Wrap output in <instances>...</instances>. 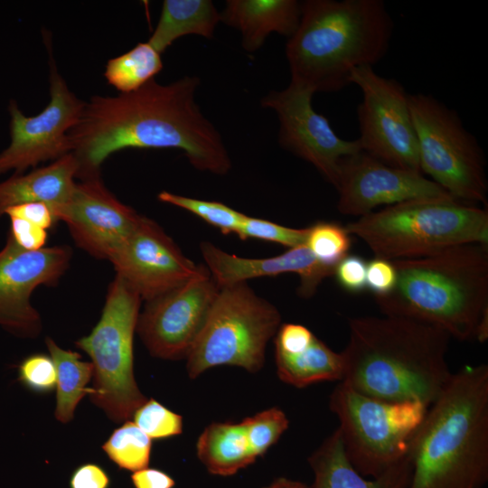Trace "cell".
<instances>
[{"label":"cell","mask_w":488,"mask_h":488,"mask_svg":"<svg viewBox=\"0 0 488 488\" xmlns=\"http://www.w3.org/2000/svg\"><path fill=\"white\" fill-rule=\"evenodd\" d=\"M5 214L27 221L44 230L57 221L52 208L43 202H26L8 208Z\"/></svg>","instance_id":"cell-40"},{"label":"cell","mask_w":488,"mask_h":488,"mask_svg":"<svg viewBox=\"0 0 488 488\" xmlns=\"http://www.w3.org/2000/svg\"><path fill=\"white\" fill-rule=\"evenodd\" d=\"M157 198L162 202L193 213L207 223L218 228L223 234H237L245 216L244 213L221 202L191 198L166 191L161 192Z\"/></svg>","instance_id":"cell-29"},{"label":"cell","mask_w":488,"mask_h":488,"mask_svg":"<svg viewBox=\"0 0 488 488\" xmlns=\"http://www.w3.org/2000/svg\"><path fill=\"white\" fill-rule=\"evenodd\" d=\"M45 343L56 369L54 416L60 422L68 423L72 420L80 399L90 391L87 384L93 377V365L81 361L78 352L60 348L50 337Z\"/></svg>","instance_id":"cell-26"},{"label":"cell","mask_w":488,"mask_h":488,"mask_svg":"<svg viewBox=\"0 0 488 488\" xmlns=\"http://www.w3.org/2000/svg\"><path fill=\"white\" fill-rule=\"evenodd\" d=\"M302 2L296 0H230L221 13V21L238 29L242 47L258 50L272 33L290 38L296 31Z\"/></svg>","instance_id":"cell-21"},{"label":"cell","mask_w":488,"mask_h":488,"mask_svg":"<svg viewBox=\"0 0 488 488\" xmlns=\"http://www.w3.org/2000/svg\"><path fill=\"white\" fill-rule=\"evenodd\" d=\"M308 228L294 229L245 214L237 235L241 239H258L276 242L288 249L305 244Z\"/></svg>","instance_id":"cell-33"},{"label":"cell","mask_w":488,"mask_h":488,"mask_svg":"<svg viewBox=\"0 0 488 488\" xmlns=\"http://www.w3.org/2000/svg\"><path fill=\"white\" fill-rule=\"evenodd\" d=\"M349 329L342 381L363 395L429 407L453 375L446 361L451 336L440 328L384 315L351 318Z\"/></svg>","instance_id":"cell-2"},{"label":"cell","mask_w":488,"mask_h":488,"mask_svg":"<svg viewBox=\"0 0 488 488\" xmlns=\"http://www.w3.org/2000/svg\"><path fill=\"white\" fill-rule=\"evenodd\" d=\"M117 276L141 299H155L182 286L200 270L154 221L138 222L109 258Z\"/></svg>","instance_id":"cell-16"},{"label":"cell","mask_w":488,"mask_h":488,"mask_svg":"<svg viewBox=\"0 0 488 488\" xmlns=\"http://www.w3.org/2000/svg\"><path fill=\"white\" fill-rule=\"evenodd\" d=\"M397 270L391 260L374 257L367 263L366 288L375 297L389 295L395 287Z\"/></svg>","instance_id":"cell-35"},{"label":"cell","mask_w":488,"mask_h":488,"mask_svg":"<svg viewBox=\"0 0 488 488\" xmlns=\"http://www.w3.org/2000/svg\"><path fill=\"white\" fill-rule=\"evenodd\" d=\"M18 381L27 389L47 394L56 389V369L51 356L44 353L31 354L18 364Z\"/></svg>","instance_id":"cell-34"},{"label":"cell","mask_w":488,"mask_h":488,"mask_svg":"<svg viewBox=\"0 0 488 488\" xmlns=\"http://www.w3.org/2000/svg\"><path fill=\"white\" fill-rule=\"evenodd\" d=\"M338 211L362 217L380 206L427 198L452 197L422 173L394 167L363 151L343 157L335 186Z\"/></svg>","instance_id":"cell-17"},{"label":"cell","mask_w":488,"mask_h":488,"mask_svg":"<svg viewBox=\"0 0 488 488\" xmlns=\"http://www.w3.org/2000/svg\"><path fill=\"white\" fill-rule=\"evenodd\" d=\"M134 423L151 439L180 435L183 418L154 399H147L134 413Z\"/></svg>","instance_id":"cell-32"},{"label":"cell","mask_w":488,"mask_h":488,"mask_svg":"<svg viewBox=\"0 0 488 488\" xmlns=\"http://www.w3.org/2000/svg\"><path fill=\"white\" fill-rule=\"evenodd\" d=\"M163 69L161 53L148 42H140L127 52L109 60L104 76L121 93L142 88Z\"/></svg>","instance_id":"cell-27"},{"label":"cell","mask_w":488,"mask_h":488,"mask_svg":"<svg viewBox=\"0 0 488 488\" xmlns=\"http://www.w3.org/2000/svg\"><path fill=\"white\" fill-rule=\"evenodd\" d=\"M141 297L116 276L108 286L99 321L76 342L90 357L93 386L89 399L116 423L133 417L147 399L134 377L133 340Z\"/></svg>","instance_id":"cell-8"},{"label":"cell","mask_w":488,"mask_h":488,"mask_svg":"<svg viewBox=\"0 0 488 488\" xmlns=\"http://www.w3.org/2000/svg\"><path fill=\"white\" fill-rule=\"evenodd\" d=\"M70 259L67 246L26 250L8 235L0 250V326L19 337L37 336L42 321L31 296L40 286H56Z\"/></svg>","instance_id":"cell-15"},{"label":"cell","mask_w":488,"mask_h":488,"mask_svg":"<svg viewBox=\"0 0 488 488\" xmlns=\"http://www.w3.org/2000/svg\"><path fill=\"white\" fill-rule=\"evenodd\" d=\"M329 407L340 422L345 454L362 476L376 478L408 455L428 407L418 400L389 402L363 395L343 381Z\"/></svg>","instance_id":"cell-9"},{"label":"cell","mask_w":488,"mask_h":488,"mask_svg":"<svg viewBox=\"0 0 488 488\" xmlns=\"http://www.w3.org/2000/svg\"><path fill=\"white\" fill-rule=\"evenodd\" d=\"M367 262L362 257L347 255L335 267L333 275L341 287L357 294L366 288Z\"/></svg>","instance_id":"cell-36"},{"label":"cell","mask_w":488,"mask_h":488,"mask_svg":"<svg viewBox=\"0 0 488 488\" xmlns=\"http://www.w3.org/2000/svg\"><path fill=\"white\" fill-rule=\"evenodd\" d=\"M345 227L333 221H320L308 228L306 247L323 265L335 268L349 255L352 240Z\"/></svg>","instance_id":"cell-30"},{"label":"cell","mask_w":488,"mask_h":488,"mask_svg":"<svg viewBox=\"0 0 488 488\" xmlns=\"http://www.w3.org/2000/svg\"><path fill=\"white\" fill-rule=\"evenodd\" d=\"M394 22L382 0H305L286 56L290 82L317 92H337L351 72L373 67L386 55Z\"/></svg>","instance_id":"cell-5"},{"label":"cell","mask_w":488,"mask_h":488,"mask_svg":"<svg viewBox=\"0 0 488 488\" xmlns=\"http://www.w3.org/2000/svg\"><path fill=\"white\" fill-rule=\"evenodd\" d=\"M197 456L207 470L216 475L230 476L253 464L252 453L241 423H212L200 435Z\"/></svg>","instance_id":"cell-24"},{"label":"cell","mask_w":488,"mask_h":488,"mask_svg":"<svg viewBox=\"0 0 488 488\" xmlns=\"http://www.w3.org/2000/svg\"><path fill=\"white\" fill-rule=\"evenodd\" d=\"M219 22L221 13L210 0H164L147 42L162 53L184 35L211 38Z\"/></svg>","instance_id":"cell-23"},{"label":"cell","mask_w":488,"mask_h":488,"mask_svg":"<svg viewBox=\"0 0 488 488\" xmlns=\"http://www.w3.org/2000/svg\"><path fill=\"white\" fill-rule=\"evenodd\" d=\"M111 479L106 469L95 463L77 466L69 480L70 488H110Z\"/></svg>","instance_id":"cell-39"},{"label":"cell","mask_w":488,"mask_h":488,"mask_svg":"<svg viewBox=\"0 0 488 488\" xmlns=\"http://www.w3.org/2000/svg\"><path fill=\"white\" fill-rule=\"evenodd\" d=\"M314 94L290 82L282 90H271L262 99L261 106L277 115L281 147L314 165L335 187L340 161L361 148L358 139L341 138L327 117L314 109Z\"/></svg>","instance_id":"cell-13"},{"label":"cell","mask_w":488,"mask_h":488,"mask_svg":"<svg viewBox=\"0 0 488 488\" xmlns=\"http://www.w3.org/2000/svg\"><path fill=\"white\" fill-rule=\"evenodd\" d=\"M200 79L184 76L166 85L154 80L116 97H92L70 130L78 176H98L113 153L127 149H180L200 171L225 174L231 160L222 137L195 99Z\"/></svg>","instance_id":"cell-1"},{"label":"cell","mask_w":488,"mask_h":488,"mask_svg":"<svg viewBox=\"0 0 488 488\" xmlns=\"http://www.w3.org/2000/svg\"><path fill=\"white\" fill-rule=\"evenodd\" d=\"M249 446L256 457L262 456L287 429L289 421L277 408H271L240 422Z\"/></svg>","instance_id":"cell-31"},{"label":"cell","mask_w":488,"mask_h":488,"mask_svg":"<svg viewBox=\"0 0 488 488\" xmlns=\"http://www.w3.org/2000/svg\"><path fill=\"white\" fill-rule=\"evenodd\" d=\"M280 322L277 308L247 282L220 287L186 357L189 377L195 379L220 365L258 371Z\"/></svg>","instance_id":"cell-7"},{"label":"cell","mask_w":488,"mask_h":488,"mask_svg":"<svg viewBox=\"0 0 488 488\" xmlns=\"http://www.w3.org/2000/svg\"><path fill=\"white\" fill-rule=\"evenodd\" d=\"M220 289L204 266L177 288L146 302L136 331L151 355L186 359Z\"/></svg>","instance_id":"cell-14"},{"label":"cell","mask_w":488,"mask_h":488,"mask_svg":"<svg viewBox=\"0 0 488 488\" xmlns=\"http://www.w3.org/2000/svg\"><path fill=\"white\" fill-rule=\"evenodd\" d=\"M377 258L407 259L468 243L488 244V211L453 197L383 207L345 226Z\"/></svg>","instance_id":"cell-6"},{"label":"cell","mask_w":488,"mask_h":488,"mask_svg":"<svg viewBox=\"0 0 488 488\" xmlns=\"http://www.w3.org/2000/svg\"><path fill=\"white\" fill-rule=\"evenodd\" d=\"M79 168L76 157L70 153L49 165L26 174H14L0 183V217L10 207L26 202H43L52 208L57 219V213L73 193Z\"/></svg>","instance_id":"cell-20"},{"label":"cell","mask_w":488,"mask_h":488,"mask_svg":"<svg viewBox=\"0 0 488 488\" xmlns=\"http://www.w3.org/2000/svg\"><path fill=\"white\" fill-rule=\"evenodd\" d=\"M265 488H309L303 483L292 481L285 477L276 479L272 483Z\"/></svg>","instance_id":"cell-42"},{"label":"cell","mask_w":488,"mask_h":488,"mask_svg":"<svg viewBox=\"0 0 488 488\" xmlns=\"http://www.w3.org/2000/svg\"><path fill=\"white\" fill-rule=\"evenodd\" d=\"M10 237L14 241L26 250H39L44 248L48 239L46 230L27 221L9 217Z\"/></svg>","instance_id":"cell-38"},{"label":"cell","mask_w":488,"mask_h":488,"mask_svg":"<svg viewBox=\"0 0 488 488\" xmlns=\"http://www.w3.org/2000/svg\"><path fill=\"white\" fill-rule=\"evenodd\" d=\"M421 173L457 201L487 206L484 154L457 112L430 94L408 95Z\"/></svg>","instance_id":"cell-10"},{"label":"cell","mask_w":488,"mask_h":488,"mask_svg":"<svg viewBox=\"0 0 488 488\" xmlns=\"http://www.w3.org/2000/svg\"><path fill=\"white\" fill-rule=\"evenodd\" d=\"M200 249L206 268L220 287L260 277L296 273L300 277L298 294L310 297L335 269L320 263L305 244L281 255L258 258L228 253L208 241L202 242Z\"/></svg>","instance_id":"cell-19"},{"label":"cell","mask_w":488,"mask_h":488,"mask_svg":"<svg viewBox=\"0 0 488 488\" xmlns=\"http://www.w3.org/2000/svg\"><path fill=\"white\" fill-rule=\"evenodd\" d=\"M140 216L118 201L98 175L76 183L69 202L57 213V220L67 224L80 249L96 258L109 260Z\"/></svg>","instance_id":"cell-18"},{"label":"cell","mask_w":488,"mask_h":488,"mask_svg":"<svg viewBox=\"0 0 488 488\" xmlns=\"http://www.w3.org/2000/svg\"><path fill=\"white\" fill-rule=\"evenodd\" d=\"M50 64L51 99L42 111L27 117L15 101L10 102L11 141L0 153V174L11 170L21 174L39 163L55 161L70 153L68 134L78 122L85 102L70 90L52 57Z\"/></svg>","instance_id":"cell-12"},{"label":"cell","mask_w":488,"mask_h":488,"mask_svg":"<svg viewBox=\"0 0 488 488\" xmlns=\"http://www.w3.org/2000/svg\"><path fill=\"white\" fill-rule=\"evenodd\" d=\"M102 449L118 469L136 472L149 465L152 439L134 422L126 421L112 432Z\"/></svg>","instance_id":"cell-28"},{"label":"cell","mask_w":488,"mask_h":488,"mask_svg":"<svg viewBox=\"0 0 488 488\" xmlns=\"http://www.w3.org/2000/svg\"><path fill=\"white\" fill-rule=\"evenodd\" d=\"M134 488H174V480L163 470L145 467L130 476Z\"/></svg>","instance_id":"cell-41"},{"label":"cell","mask_w":488,"mask_h":488,"mask_svg":"<svg viewBox=\"0 0 488 488\" xmlns=\"http://www.w3.org/2000/svg\"><path fill=\"white\" fill-rule=\"evenodd\" d=\"M314 334L298 324H284L276 333V352L294 355L305 351L312 343Z\"/></svg>","instance_id":"cell-37"},{"label":"cell","mask_w":488,"mask_h":488,"mask_svg":"<svg viewBox=\"0 0 488 488\" xmlns=\"http://www.w3.org/2000/svg\"><path fill=\"white\" fill-rule=\"evenodd\" d=\"M408 488H483L488 480V366L453 374L415 433Z\"/></svg>","instance_id":"cell-4"},{"label":"cell","mask_w":488,"mask_h":488,"mask_svg":"<svg viewBox=\"0 0 488 488\" xmlns=\"http://www.w3.org/2000/svg\"><path fill=\"white\" fill-rule=\"evenodd\" d=\"M314 474L313 488H408L412 465L409 455L373 480H366L349 461L336 429L309 456Z\"/></svg>","instance_id":"cell-22"},{"label":"cell","mask_w":488,"mask_h":488,"mask_svg":"<svg viewBox=\"0 0 488 488\" xmlns=\"http://www.w3.org/2000/svg\"><path fill=\"white\" fill-rule=\"evenodd\" d=\"M278 378L296 388H305L322 381H342L344 361L342 352H336L314 336L303 352L286 355L276 352Z\"/></svg>","instance_id":"cell-25"},{"label":"cell","mask_w":488,"mask_h":488,"mask_svg":"<svg viewBox=\"0 0 488 488\" xmlns=\"http://www.w3.org/2000/svg\"><path fill=\"white\" fill-rule=\"evenodd\" d=\"M349 80L362 93L357 107L361 151L386 164L421 173L409 94L404 86L371 66L354 69Z\"/></svg>","instance_id":"cell-11"},{"label":"cell","mask_w":488,"mask_h":488,"mask_svg":"<svg viewBox=\"0 0 488 488\" xmlns=\"http://www.w3.org/2000/svg\"><path fill=\"white\" fill-rule=\"evenodd\" d=\"M392 262L395 287L375 297L385 315L436 326L459 341L487 340L488 244H462Z\"/></svg>","instance_id":"cell-3"}]
</instances>
